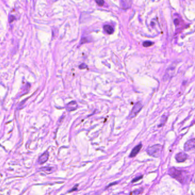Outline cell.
Listing matches in <instances>:
<instances>
[{"label": "cell", "mask_w": 195, "mask_h": 195, "mask_svg": "<svg viewBox=\"0 0 195 195\" xmlns=\"http://www.w3.org/2000/svg\"><path fill=\"white\" fill-rule=\"evenodd\" d=\"M168 174L174 179H176L181 183H184L187 180V176L185 171H179L174 168L169 169Z\"/></svg>", "instance_id": "6da1fadb"}, {"label": "cell", "mask_w": 195, "mask_h": 195, "mask_svg": "<svg viewBox=\"0 0 195 195\" xmlns=\"http://www.w3.org/2000/svg\"><path fill=\"white\" fill-rule=\"evenodd\" d=\"M146 152L149 156L152 157H160L163 152V146L160 144L152 145L148 148Z\"/></svg>", "instance_id": "7a4b0ae2"}, {"label": "cell", "mask_w": 195, "mask_h": 195, "mask_svg": "<svg viewBox=\"0 0 195 195\" xmlns=\"http://www.w3.org/2000/svg\"><path fill=\"white\" fill-rule=\"evenodd\" d=\"M142 108V105L141 103L139 102L136 103L130 112V114L129 115V119H132L136 117L137 114L140 112Z\"/></svg>", "instance_id": "3957f363"}, {"label": "cell", "mask_w": 195, "mask_h": 195, "mask_svg": "<svg viewBox=\"0 0 195 195\" xmlns=\"http://www.w3.org/2000/svg\"><path fill=\"white\" fill-rule=\"evenodd\" d=\"M185 151H190L195 149V139L187 141L184 145Z\"/></svg>", "instance_id": "277c9868"}, {"label": "cell", "mask_w": 195, "mask_h": 195, "mask_svg": "<svg viewBox=\"0 0 195 195\" xmlns=\"http://www.w3.org/2000/svg\"><path fill=\"white\" fill-rule=\"evenodd\" d=\"M49 154L48 151H45L39 157L38 160V163L39 164L42 165L46 163L49 159Z\"/></svg>", "instance_id": "5b68a950"}, {"label": "cell", "mask_w": 195, "mask_h": 195, "mask_svg": "<svg viewBox=\"0 0 195 195\" xmlns=\"http://www.w3.org/2000/svg\"><path fill=\"white\" fill-rule=\"evenodd\" d=\"M187 157H188V155L186 153H183V152H180V153H179L178 154H177L175 157H176V160L177 162L183 163L187 159Z\"/></svg>", "instance_id": "8992f818"}, {"label": "cell", "mask_w": 195, "mask_h": 195, "mask_svg": "<svg viewBox=\"0 0 195 195\" xmlns=\"http://www.w3.org/2000/svg\"><path fill=\"white\" fill-rule=\"evenodd\" d=\"M142 148V145L141 144H139V145H137V146H136L132 151V152H130V155L129 157L132 158V157H135L138 154V153L140 152V149Z\"/></svg>", "instance_id": "52a82bcc"}, {"label": "cell", "mask_w": 195, "mask_h": 195, "mask_svg": "<svg viewBox=\"0 0 195 195\" xmlns=\"http://www.w3.org/2000/svg\"><path fill=\"white\" fill-rule=\"evenodd\" d=\"M43 172H45L46 174H51L55 172L56 169L54 167H45L43 168H40Z\"/></svg>", "instance_id": "ba28073f"}, {"label": "cell", "mask_w": 195, "mask_h": 195, "mask_svg": "<svg viewBox=\"0 0 195 195\" xmlns=\"http://www.w3.org/2000/svg\"><path fill=\"white\" fill-rule=\"evenodd\" d=\"M104 31L108 34H111L114 32L113 28L109 25H104Z\"/></svg>", "instance_id": "9c48e42d"}, {"label": "cell", "mask_w": 195, "mask_h": 195, "mask_svg": "<svg viewBox=\"0 0 195 195\" xmlns=\"http://www.w3.org/2000/svg\"><path fill=\"white\" fill-rule=\"evenodd\" d=\"M153 44V43H152L151 41H145L144 43H143L142 45L144 47H148V46H152V45Z\"/></svg>", "instance_id": "30bf717a"}, {"label": "cell", "mask_w": 195, "mask_h": 195, "mask_svg": "<svg viewBox=\"0 0 195 195\" xmlns=\"http://www.w3.org/2000/svg\"><path fill=\"white\" fill-rule=\"evenodd\" d=\"M142 176H142V175H141L140 176L137 177H136L135 179H133V180L132 181V183H135V182H137V181H139L140 180H141V179L142 178Z\"/></svg>", "instance_id": "8fae6325"}, {"label": "cell", "mask_w": 195, "mask_h": 195, "mask_svg": "<svg viewBox=\"0 0 195 195\" xmlns=\"http://www.w3.org/2000/svg\"><path fill=\"white\" fill-rule=\"evenodd\" d=\"M142 192V189H141V190H135L133 193L135 195H139V194H140V193H141Z\"/></svg>", "instance_id": "7c38bea8"}, {"label": "cell", "mask_w": 195, "mask_h": 195, "mask_svg": "<svg viewBox=\"0 0 195 195\" xmlns=\"http://www.w3.org/2000/svg\"><path fill=\"white\" fill-rule=\"evenodd\" d=\"M96 3L99 6H103L104 5V1H101V0H100V1H96Z\"/></svg>", "instance_id": "4fadbf2b"}, {"label": "cell", "mask_w": 195, "mask_h": 195, "mask_svg": "<svg viewBox=\"0 0 195 195\" xmlns=\"http://www.w3.org/2000/svg\"><path fill=\"white\" fill-rule=\"evenodd\" d=\"M79 67L80 69H85L87 68V66L85 64H82V65H80Z\"/></svg>", "instance_id": "5bb4252c"}, {"label": "cell", "mask_w": 195, "mask_h": 195, "mask_svg": "<svg viewBox=\"0 0 195 195\" xmlns=\"http://www.w3.org/2000/svg\"><path fill=\"white\" fill-rule=\"evenodd\" d=\"M78 186V185H76V186L74 187V188H73L72 190L69 192V193H71V192H73V191H75V190H77V187Z\"/></svg>", "instance_id": "9a60e30c"}, {"label": "cell", "mask_w": 195, "mask_h": 195, "mask_svg": "<svg viewBox=\"0 0 195 195\" xmlns=\"http://www.w3.org/2000/svg\"><path fill=\"white\" fill-rule=\"evenodd\" d=\"M117 184V182H114V183H111V184H109L107 187V188H108L109 187H110L112 186L113 185H116Z\"/></svg>", "instance_id": "2e32d148"}, {"label": "cell", "mask_w": 195, "mask_h": 195, "mask_svg": "<svg viewBox=\"0 0 195 195\" xmlns=\"http://www.w3.org/2000/svg\"><path fill=\"white\" fill-rule=\"evenodd\" d=\"M10 18H10V22H11L13 21L14 20V17L13 16H10Z\"/></svg>", "instance_id": "e0dca14e"}]
</instances>
